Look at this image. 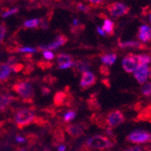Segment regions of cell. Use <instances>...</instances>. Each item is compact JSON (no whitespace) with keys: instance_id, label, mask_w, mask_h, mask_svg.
<instances>
[{"instance_id":"42","label":"cell","mask_w":151,"mask_h":151,"mask_svg":"<svg viewBox=\"0 0 151 151\" xmlns=\"http://www.w3.org/2000/svg\"><path fill=\"white\" fill-rule=\"evenodd\" d=\"M44 151H52V150H50L49 148H47V147H46V148H45V149H44Z\"/></svg>"},{"instance_id":"18","label":"cell","mask_w":151,"mask_h":151,"mask_svg":"<svg viewBox=\"0 0 151 151\" xmlns=\"http://www.w3.org/2000/svg\"><path fill=\"white\" fill-rule=\"evenodd\" d=\"M73 67L74 68L75 71H78V72H81V73H86V72H89V65L82 62V61H75L73 63Z\"/></svg>"},{"instance_id":"31","label":"cell","mask_w":151,"mask_h":151,"mask_svg":"<svg viewBox=\"0 0 151 151\" xmlns=\"http://www.w3.org/2000/svg\"><path fill=\"white\" fill-rule=\"evenodd\" d=\"M52 64L51 63H48V62H42L40 61L38 63V66L40 68H42V69H47V68H50Z\"/></svg>"},{"instance_id":"44","label":"cell","mask_w":151,"mask_h":151,"mask_svg":"<svg viewBox=\"0 0 151 151\" xmlns=\"http://www.w3.org/2000/svg\"><path fill=\"white\" fill-rule=\"evenodd\" d=\"M148 151H151V150H148Z\"/></svg>"},{"instance_id":"38","label":"cell","mask_w":151,"mask_h":151,"mask_svg":"<svg viewBox=\"0 0 151 151\" xmlns=\"http://www.w3.org/2000/svg\"><path fill=\"white\" fill-rule=\"evenodd\" d=\"M16 139H17V142H24L25 141V139L24 138H22V137H17Z\"/></svg>"},{"instance_id":"14","label":"cell","mask_w":151,"mask_h":151,"mask_svg":"<svg viewBox=\"0 0 151 151\" xmlns=\"http://www.w3.org/2000/svg\"><path fill=\"white\" fill-rule=\"evenodd\" d=\"M119 47L121 48H128V47H131V48H139L140 50H145L147 49V46L142 44V43H139L136 42V41H127V42H120L119 43Z\"/></svg>"},{"instance_id":"15","label":"cell","mask_w":151,"mask_h":151,"mask_svg":"<svg viewBox=\"0 0 151 151\" xmlns=\"http://www.w3.org/2000/svg\"><path fill=\"white\" fill-rule=\"evenodd\" d=\"M11 73L10 69V65L6 63H1L0 64V82H4L6 81Z\"/></svg>"},{"instance_id":"27","label":"cell","mask_w":151,"mask_h":151,"mask_svg":"<svg viewBox=\"0 0 151 151\" xmlns=\"http://www.w3.org/2000/svg\"><path fill=\"white\" fill-rule=\"evenodd\" d=\"M10 69L13 72L18 73V72H20V71H22L24 69V65L22 63H12L10 65Z\"/></svg>"},{"instance_id":"4","label":"cell","mask_w":151,"mask_h":151,"mask_svg":"<svg viewBox=\"0 0 151 151\" xmlns=\"http://www.w3.org/2000/svg\"><path fill=\"white\" fill-rule=\"evenodd\" d=\"M127 140L131 143H149L151 142V133L145 130H135L129 134Z\"/></svg>"},{"instance_id":"36","label":"cell","mask_w":151,"mask_h":151,"mask_svg":"<svg viewBox=\"0 0 151 151\" xmlns=\"http://www.w3.org/2000/svg\"><path fill=\"white\" fill-rule=\"evenodd\" d=\"M126 151H141V147H130V148L127 149Z\"/></svg>"},{"instance_id":"8","label":"cell","mask_w":151,"mask_h":151,"mask_svg":"<svg viewBox=\"0 0 151 151\" xmlns=\"http://www.w3.org/2000/svg\"><path fill=\"white\" fill-rule=\"evenodd\" d=\"M96 81H97V78H96L94 73L91 72H86V73H83L81 75L80 85L82 89H87V88L93 86L96 83Z\"/></svg>"},{"instance_id":"32","label":"cell","mask_w":151,"mask_h":151,"mask_svg":"<svg viewBox=\"0 0 151 151\" xmlns=\"http://www.w3.org/2000/svg\"><path fill=\"white\" fill-rule=\"evenodd\" d=\"M44 56L47 60H52V59L54 58V54L52 52H50V51H45L44 52Z\"/></svg>"},{"instance_id":"3","label":"cell","mask_w":151,"mask_h":151,"mask_svg":"<svg viewBox=\"0 0 151 151\" xmlns=\"http://www.w3.org/2000/svg\"><path fill=\"white\" fill-rule=\"evenodd\" d=\"M35 119V113L30 109H21L16 113L15 120L18 129H23L30 125Z\"/></svg>"},{"instance_id":"23","label":"cell","mask_w":151,"mask_h":151,"mask_svg":"<svg viewBox=\"0 0 151 151\" xmlns=\"http://www.w3.org/2000/svg\"><path fill=\"white\" fill-rule=\"evenodd\" d=\"M141 91H142V94L144 96H146V97H150L151 96V82L150 81L146 82V83L142 86Z\"/></svg>"},{"instance_id":"13","label":"cell","mask_w":151,"mask_h":151,"mask_svg":"<svg viewBox=\"0 0 151 151\" xmlns=\"http://www.w3.org/2000/svg\"><path fill=\"white\" fill-rule=\"evenodd\" d=\"M66 132L69 134L73 138H78L82 133H83V127L81 124H72L67 126L66 128Z\"/></svg>"},{"instance_id":"37","label":"cell","mask_w":151,"mask_h":151,"mask_svg":"<svg viewBox=\"0 0 151 151\" xmlns=\"http://www.w3.org/2000/svg\"><path fill=\"white\" fill-rule=\"evenodd\" d=\"M97 32H98L100 35H105V33H104V31L101 29V27H100V26H98V27H97Z\"/></svg>"},{"instance_id":"28","label":"cell","mask_w":151,"mask_h":151,"mask_svg":"<svg viewBox=\"0 0 151 151\" xmlns=\"http://www.w3.org/2000/svg\"><path fill=\"white\" fill-rule=\"evenodd\" d=\"M17 52H36V49L35 48H32V47H21V48H17L16 50Z\"/></svg>"},{"instance_id":"43","label":"cell","mask_w":151,"mask_h":151,"mask_svg":"<svg viewBox=\"0 0 151 151\" xmlns=\"http://www.w3.org/2000/svg\"><path fill=\"white\" fill-rule=\"evenodd\" d=\"M149 20H150V22H151V15H150V17H149Z\"/></svg>"},{"instance_id":"34","label":"cell","mask_w":151,"mask_h":151,"mask_svg":"<svg viewBox=\"0 0 151 151\" xmlns=\"http://www.w3.org/2000/svg\"><path fill=\"white\" fill-rule=\"evenodd\" d=\"M73 63H67V64H64V65H61V66H59L58 68H59V69H67V68L73 67Z\"/></svg>"},{"instance_id":"10","label":"cell","mask_w":151,"mask_h":151,"mask_svg":"<svg viewBox=\"0 0 151 151\" xmlns=\"http://www.w3.org/2000/svg\"><path fill=\"white\" fill-rule=\"evenodd\" d=\"M139 39L142 43H148L151 41V28L147 25H141L139 28Z\"/></svg>"},{"instance_id":"17","label":"cell","mask_w":151,"mask_h":151,"mask_svg":"<svg viewBox=\"0 0 151 151\" xmlns=\"http://www.w3.org/2000/svg\"><path fill=\"white\" fill-rule=\"evenodd\" d=\"M101 29L104 31V33L106 32L109 35H114V23L111 20L105 18L104 24H103V26Z\"/></svg>"},{"instance_id":"22","label":"cell","mask_w":151,"mask_h":151,"mask_svg":"<svg viewBox=\"0 0 151 151\" xmlns=\"http://www.w3.org/2000/svg\"><path fill=\"white\" fill-rule=\"evenodd\" d=\"M117 59V55L115 53H111V54H106V55L101 56V60L103 63L107 64V65H112L114 63V62Z\"/></svg>"},{"instance_id":"40","label":"cell","mask_w":151,"mask_h":151,"mask_svg":"<svg viewBox=\"0 0 151 151\" xmlns=\"http://www.w3.org/2000/svg\"><path fill=\"white\" fill-rule=\"evenodd\" d=\"M65 150V146H59L58 147V151H64Z\"/></svg>"},{"instance_id":"1","label":"cell","mask_w":151,"mask_h":151,"mask_svg":"<svg viewBox=\"0 0 151 151\" xmlns=\"http://www.w3.org/2000/svg\"><path fill=\"white\" fill-rule=\"evenodd\" d=\"M12 90L17 92L25 102H33L35 99V89L31 83L26 81H19L13 85Z\"/></svg>"},{"instance_id":"20","label":"cell","mask_w":151,"mask_h":151,"mask_svg":"<svg viewBox=\"0 0 151 151\" xmlns=\"http://www.w3.org/2000/svg\"><path fill=\"white\" fill-rule=\"evenodd\" d=\"M136 60L137 63L139 65H147V63H151V56L148 54H139L137 55L136 54Z\"/></svg>"},{"instance_id":"41","label":"cell","mask_w":151,"mask_h":151,"mask_svg":"<svg viewBox=\"0 0 151 151\" xmlns=\"http://www.w3.org/2000/svg\"><path fill=\"white\" fill-rule=\"evenodd\" d=\"M148 77L151 78V67L148 68Z\"/></svg>"},{"instance_id":"16","label":"cell","mask_w":151,"mask_h":151,"mask_svg":"<svg viewBox=\"0 0 151 151\" xmlns=\"http://www.w3.org/2000/svg\"><path fill=\"white\" fill-rule=\"evenodd\" d=\"M67 99V94L64 91H57L53 97V102L56 106L63 105Z\"/></svg>"},{"instance_id":"11","label":"cell","mask_w":151,"mask_h":151,"mask_svg":"<svg viewBox=\"0 0 151 151\" xmlns=\"http://www.w3.org/2000/svg\"><path fill=\"white\" fill-rule=\"evenodd\" d=\"M68 41V38L66 37V35H61L59 36H57L55 39H54L53 43H52L51 45H45V46H41L40 48L42 49H48V50H54L57 49L60 46H63V45H65Z\"/></svg>"},{"instance_id":"21","label":"cell","mask_w":151,"mask_h":151,"mask_svg":"<svg viewBox=\"0 0 151 151\" xmlns=\"http://www.w3.org/2000/svg\"><path fill=\"white\" fill-rule=\"evenodd\" d=\"M57 62L58 63H60V66L61 65H64V64H67V63H73V57L71 55H68V54H58L57 56Z\"/></svg>"},{"instance_id":"19","label":"cell","mask_w":151,"mask_h":151,"mask_svg":"<svg viewBox=\"0 0 151 151\" xmlns=\"http://www.w3.org/2000/svg\"><path fill=\"white\" fill-rule=\"evenodd\" d=\"M139 120H148L151 122V104L144 109L141 113L138 116Z\"/></svg>"},{"instance_id":"7","label":"cell","mask_w":151,"mask_h":151,"mask_svg":"<svg viewBox=\"0 0 151 151\" xmlns=\"http://www.w3.org/2000/svg\"><path fill=\"white\" fill-rule=\"evenodd\" d=\"M138 63L136 60V54L129 53L122 61V67L127 73H132L136 70Z\"/></svg>"},{"instance_id":"33","label":"cell","mask_w":151,"mask_h":151,"mask_svg":"<svg viewBox=\"0 0 151 151\" xmlns=\"http://www.w3.org/2000/svg\"><path fill=\"white\" fill-rule=\"evenodd\" d=\"M78 8L80 10H82V11H84V12H88L89 11V7L88 6H85L84 5H82V4H78Z\"/></svg>"},{"instance_id":"35","label":"cell","mask_w":151,"mask_h":151,"mask_svg":"<svg viewBox=\"0 0 151 151\" xmlns=\"http://www.w3.org/2000/svg\"><path fill=\"white\" fill-rule=\"evenodd\" d=\"M42 92H43L44 95H48V94H50L51 91H50V89H48L47 87H43V88H42Z\"/></svg>"},{"instance_id":"9","label":"cell","mask_w":151,"mask_h":151,"mask_svg":"<svg viewBox=\"0 0 151 151\" xmlns=\"http://www.w3.org/2000/svg\"><path fill=\"white\" fill-rule=\"evenodd\" d=\"M134 76L136 80L139 81V83L143 84L148 77V67L147 65H139L137 66L134 71Z\"/></svg>"},{"instance_id":"24","label":"cell","mask_w":151,"mask_h":151,"mask_svg":"<svg viewBox=\"0 0 151 151\" xmlns=\"http://www.w3.org/2000/svg\"><path fill=\"white\" fill-rule=\"evenodd\" d=\"M39 24V19L34 18L31 20H27L24 23V26L25 28H35Z\"/></svg>"},{"instance_id":"2","label":"cell","mask_w":151,"mask_h":151,"mask_svg":"<svg viewBox=\"0 0 151 151\" xmlns=\"http://www.w3.org/2000/svg\"><path fill=\"white\" fill-rule=\"evenodd\" d=\"M113 145L114 143L111 139H108L107 137L101 136V135L93 136L91 139H89L88 141L86 142V146L90 149L104 150V149L111 148V147H113Z\"/></svg>"},{"instance_id":"6","label":"cell","mask_w":151,"mask_h":151,"mask_svg":"<svg viewBox=\"0 0 151 151\" xmlns=\"http://www.w3.org/2000/svg\"><path fill=\"white\" fill-rule=\"evenodd\" d=\"M124 120H125L124 115H123V113L120 111H112L109 113H108L105 123L106 125L109 127V129H112L120 125L121 123L124 122Z\"/></svg>"},{"instance_id":"25","label":"cell","mask_w":151,"mask_h":151,"mask_svg":"<svg viewBox=\"0 0 151 151\" xmlns=\"http://www.w3.org/2000/svg\"><path fill=\"white\" fill-rule=\"evenodd\" d=\"M75 117H76V112L75 111H68V112H66L64 114L63 119H64L65 122H69L72 119H73Z\"/></svg>"},{"instance_id":"30","label":"cell","mask_w":151,"mask_h":151,"mask_svg":"<svg viewBox=\"0 0 151 151\" xmlns=\"http://www.w3.org/2000/svg\"><path fill=\"white\" fill-rule=\"evenodd\" d=\"M18 12V8H13L11 10H7L6 11L4 14H3V17H10L12 15H15V14H17Z\"/></svg>"},{"instance_id":"5","label":"cell","mask_w":151,"mask_h":151,"mask_svg":"<svg viewBox=\"0 0 151 151\" xmlns=\"http://www.w3.org/2000/svg\"><path fill=\"white\" fill-rule=\"evenodd\" d=\"M106 8L108 10V12L109 13V15L112 17H119L124 15H127V14H129V12L130 11L129 6L122 4V3H119V2L109 4L106 6Z\"/></svg>"},{"instance_id":"29","label":"cell","mask_w":151,"mask_h":151,"mask_svg":"<svg viewBox=\"0 0 151 151\" xmlns=\"http://www.w3.org/2000/svg\"><path fill=\"white\" fill-rule=\"evenodd\" d=\"M100 73L102 74V75H104V76H109V68H108V66L107 65H101V67H100Z\"/></svg>"},{"instance_id":"12","label":"cell","mask_w":151,"mask_h":151,"mask_svg":"<svg viewBox=\"0 0 151 151\" xmlns=\"http://www.w3.org/2000/svg\"><path fill=\"white\" fill-rule=\"evenodd\" d=\"M18 100V98H16L12 96L9 93H5L0 95V111H3L6 109L7 106H9L13 101Z\"/></svg>"},{"instance_id":"26","label":"cell","mask_w":151,"mask_h":151,"mask_svg":"<svg viewBox=\"0 0 151 151\" xmlns=\"http://www.w3.org/2000/svg\"><path fill=\"white\" fill-rule=\"evenodd\" d=\"M6 34V24L3 23L0 24V44L4 41Z\"/></svg>"},{"instance_id":"39","label":"cell","mask_w":151,"mask_h":151,"mask_svg":"<svg viewBox=\"0 0 151 151\" xmlns=\"http://www.w3.org/2000/svg\"><path fill=\"white\" fill-rule=\"evenodd\" d=\"M102 82H104V83H106V86L107 87H109V80L108 79H105L103 81H101Z\"/></svg>"}]
</instances>
